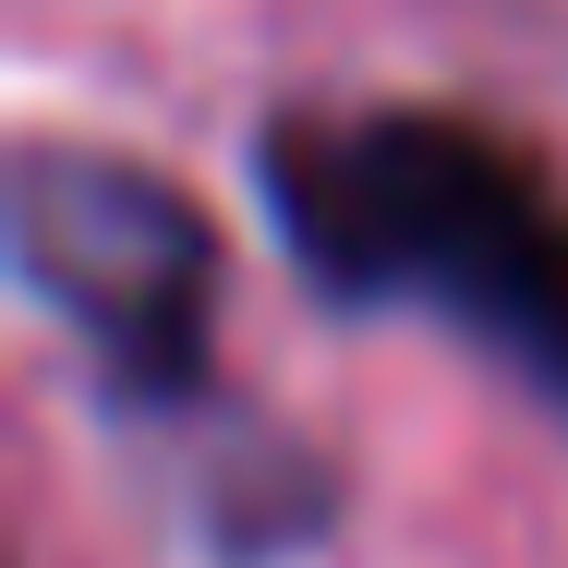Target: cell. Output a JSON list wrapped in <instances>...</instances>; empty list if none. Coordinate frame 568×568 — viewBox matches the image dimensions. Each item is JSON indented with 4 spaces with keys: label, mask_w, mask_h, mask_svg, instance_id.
I'll return each mask as SVG.
<instances>
[{
    "label": "cell",
    "mask_w": 568,
    "mask_h": 568,
    "mask_svg": "<svg viewBox=\"0 0 568 568\" xmlns=\"http://www.w3.org/2000/svg\"><path fill=\"white\" fill-rule=\"evenodd\" d=\"M266 206L339 303H424L484 327L532 230L557 219L532 158L448 110H351L266 133Z\"/></svg>",
    "instance_id": "1"
},
{
    "label": "cell",
    "mask_w": 568,
    "mask_h": 568,
    "mask_svg": "<svg viewBox=\"0 0 568 568\" xmlns=\"http://www.w3.org/2000/svg\"><path fill=\"white\" fill-rule=\"evenodd\" d=\"M12 266L85 339L110 399L145 412V399H182L206 375L219 230L158 170H133L110 145H24L12 158Z\"/></svg>",
    "instance_id": "2"
},
{
    "label": "cell",
    "mask_w": 568,
    "mask_h": 568,
    "mask_svg": "<svg viewBox=\"0 0 568 568\" xmlns=\"http://www.w3.org/2000/svg\"><path fill=\"white\" fill-rule=\"evenodd\" d=\"M484 339H496V351H508V363H520V375L568 412V219L532 230V254H520V266H508V291L484 303Z\"/></svg>",
    "instance_id": "3"
}]
</instances>
